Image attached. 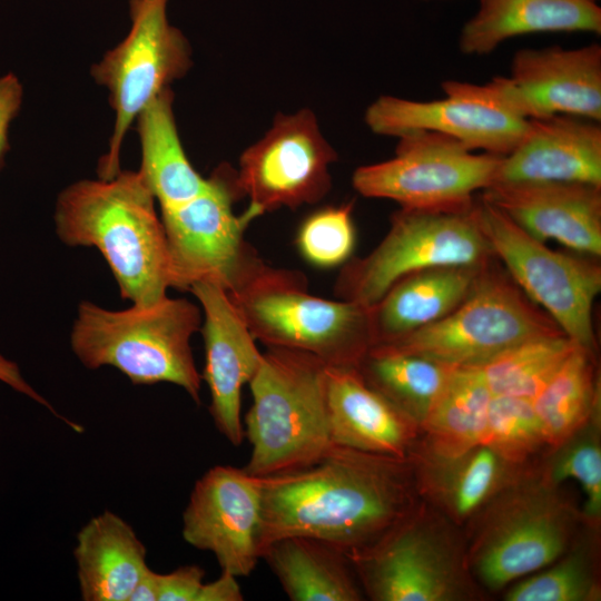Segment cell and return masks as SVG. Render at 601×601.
I'll return each mask as SVG.
<instances>
[{"instance_id": "18", "label": "cell", "mask_w": 601, "mask_h": 601, "mask_svg": "<svg viewBox=\"0 0 601 601\" xmlns=\"http://www.w3.org/2000/svg\"><path fill=\"white\" fill-rule=\"evenodd\" d=\"M189 292L198 299L204 315L201 380L210 394L209 413L218 432L231 445L239 446L244 440L242 391L256 374L263 353L225 289L199 282Z\"/></svg>"}, {"instance_id": "26", "label": "cell", "mask_w": 601, "mask_h": 601, "mask_svg": "<svg viewBox=\"0 0 601 601\" xmlns=\"http://www.w3.org/2000/svg\"><path fill=\"white\" fill-rule=\"evenodd\" d=\"M292 601H361L365 598L348 555L317 539L284 536L260 552Z\"/></svg>"}, {"instance_id": "29", "label": "cell", "mask_w": 601, "mask_h": 601, "mask_svg": "<svg viewBox=\"0 0 601 601\" xmlns=\"http://www.w3.org/2000/svg\"><path fill=\"white\" fill-rule=\"evenodd\" d=\"M453 367L440 362L373 345L357 366L363 380L421 427Z\"/></svg>"}, {"instance_id": "6", "label": "cell", "mask_w": 601, "mask_h": 601, "mask_svg": "<svg viewBox=\"0 0 601 601\" xmlns=\"http://www.w3.org/2000/svg\"><path fill=\"white\" fill-rule=\"evenodd\" d=\"M256 341L312 354L327 366L357 368L374 345L372 307L308 292L298 270L263 264L228 293Z\"/></svg>"}, {"instance_id": "8", "label": "cell", "mask_w": 601, "mask_h": 601, "mask_svg": "<svg viewBox=\"0 0 601 601\" xmlns=\"http://www.w3.org/2000/svg\"><path fill=\"white\" fill-rule=\"evenodd\" d=\"M561 333L493 259L482 269L469 296L449 315L378 344L452 367H481L524 341Z\"/></svg>"}, {"instance_id": "15", "label": "cell", "mask_w": 601, "mask_h": 601, "mask_svg": "<svg viewBox=\"0 0 601 601\" xmlns=\"http://www.w3.org/2000/svg\"><path fill=\"white\" fill-rule=\"evenodd\" d=\"M442 89L445 97L430 101L381 96L367 107L365 124L382 136L434 131L473 151L497 156L510 154L526 132L529 119L509 108L491 80L484 85L447 80Z\"/></svg>"}, {"instance_id": "13", "label": "cell", "mask_w": 601, "mask_h": 601, "mask_svg": "<svg viewBox=\"0 0 601 601\" xmlns=\"http://www.w3.org/2000/svg\"><path fill=\"white\" fill-rule=\"evenodd\" d=\"M168 1L130 0L127 37L91 69L93 79L107 88L115 111L108 151L98 168L101 179L121 170V146L139 112L191 67L187 39L168 21Z\"/></svg>"}, {"instance_id": "27", "label": "cell", "mask_w": 601, "mask_h": 601, "mask_svg": "<svg viewBox=\"0 0 601 601\" xmlns=\"http://www.w3.org/2000/svg\"><path fill=\"white\" fill-rule=\"evenodd\" d=\"M170 88L158 93L137 116L141 147L138 170L160 209L183 204L209 184L195 170L181 145L173 109Z\"/></svg>"}, {"instance_id": "14", "label": "cell", "mask_w": 601, "mask_h": 601, "mask_svg": "<svg viewBox=\"0 0 601 601\" xmlns=\"http://www.w3.org/2000/svg\"><path fill=\"white\" fill-rule=\"evenodd\" d=\"M336 159L312 110L278 114L265 136L242 154L236 184L258 216L296 209L328 194Z\"/></svg>"}, {"instance_id": "7", "label": "cell", "mask_w": 601, "mask_h": 601, "mask_svg": "<svg viewBox=\"0 0 601 601\" xmlns=\"http://www.w3.org/2000/svg\"><path fill=\"white\" fill-rule=\"evenodd\" d=\"M373 601H463L477 595L454 523L424 501L372 545L347 554Z\"/></svg>"}, {"instance_id": "17", "label": "cell", "mask_w": 601, "mask_h": 601, "mask_svg": "<svg viewBox=\"0 0 601 601\" xmlns=\"http://www.w3.org/2000/svg\"><path fill=\"white\" fill-rule=\"evenodd\" d=\"M512 110L524 119L570 115L601 121V47L523 48L510 77H499Z\"/></svg>"}, {"instance_id": "16", "label": "cell", "mask_w": 601, "mask_h": 601, "mask_svg": "<svg viewBox=\"0 0 601 601\" xmlns=\"http://www.w3.org/2000/svg\"><path fill=\"white\" fill-rule=\"evenodd\" d=\"M260 480L244 469L215 465L197 480L183 513L181 535L210 552L220 570L248 577L259 556Z\"/></svg>"}, {"instance_id": "33", "label": "cell", "mask_w": 601, "mask_h": 601, "mask_svg": "<svg viewBox=\"0 0 601 601\" xmlns=\"http://www.w3.org/2000/svg\"><path fill=\"white\" fill-rule=\"evenodd\" d=\"M540 472L555 485H561L565 480H574L580 484L584 494L581 511L583 522L588 528L597 530L601 519L600 413L551 450Z\"/></svg>"}, {"instance_id": "36", "label": "cell", "mask_w": 601, "mask_h": 601, "mask_svg": "<svg viewBox=\"0 0 601 601\" xmlns=\"http://www.w3.org/2000/svg\"><path fill=\"white\" fill-rule=\"evenodd\" d=\"M204 577V569L195 564L160 573L158 601H197Z\"/></svg>"}, {"instance_id": "41", "label": "cell", "mask_w": 601, "mask_h": 601, "mask_svg": "<svg viewBox=\"0 0 601 601\" xmlns=\"http://www.w3.org/2000/svg\"><path fill=\"white\" fill-rule=\"evenodd\" d=\"M590 1H594V2H597V0H590Z\"/></svg>"}, {"instance_id": "34", "label": "cell", "mask_w": 601, "mask_h": 601, "mask_svg": "<svg viewBox=\"0 0 601 601\" xmlns=\"http://www.w3.org/2000/svg\"><path fill=\"white\" fill-rule=\"evenodd\" d=\"M482 444L508 462L525 466L546 445L532 401L492 395Z\"/></svg>"}, {"instance_id": "23", "label": "cell", "mask_w": 601, "mask_h": 601, "mask_svg": "<svg viewBox=\"0 0 601 601\" xmlns=\"http://www.w3.org/2000/svg\"><path fill=\"white\" fill-rule=\"evenodd\" d=\"M601 32V9L590 0H479L463 26L460 50L470 56L494 51L505 40L536 32Z\"/></svg>"}, {"instance_id": "11", "label": "cell", "mask_w": 601, "mask_h": 601, "mask_svg": "<svg viewBox=\"0 0 601 601\" xmlns=\"http://www.w3.org/2000/svg\"><path fill=\"white\" fill-rule=\"evenodd\" d=\"M474 211L495 258L514 283L573 343L597 354L592 308L601 292V266L594 257L549 248L481 196Z\"/></svg>"}, {"instance_id": "21", "label": "cell", "mask_w": 601, "mask_h": 601, "mask_svg": "<svg viewBox=\"0 0 601 601\" xmlns=\"http://www.w3.org/2000/svg\"><path fill=\"white\" fill-rule=\"evenodd\" d=\"M329 431L333 444L406 459L420 427L373 390L354 367L327 366Z\"/></svg>"}, {"instance_id": "35", "label": "cell", "mask_w": 601, "mask_h": 601, "mask_svg": "<svg viewBox=\"0 0 601 601\" xmlns=\"http://www.w3.org/2000/svg\"><path fill=\"white\" fill-rule=\"evenodd\" d=\"M352 211L353 203H347L326 206L308 215L296 235L302 257L321 268H332L348 262L356 242Z\"/></svg>"}, {"instance_id": "20", "label": "cell", "mask_w": 601, "mask_h": 601, "mask_svg": "<svg viewBox=\"0 0 601 601\" xmlns=\"http://www.w3.org/2000/svg\"><path fill=\"white\" fill-rule=\"evenodd\" d=\"M568 181L601 187V126L570 115L529 119L519 145L503 156L494 183Z\"/></svg>"}, {"instance_id": "10", "label": "cell", "mask_w": 601, "mask_h": 601, "mask_svg": "<svg viewBox=\"0 0 601 601\" xmlns=\"http://www.w3.org/2000/svg\"><path fill=\"white\" fill-rule=\"evenodd\" d=\"M242 195L236 171L220 166L208 187L194 198L162 208L170 287L189 290L199 282L230 293L264 263L245 240V230L258 215L249 207L242 214L233 205Z\"/></svg>"}, {"instance_id": "28", "label": "cell", "mask_w": 601, "mask_h": 601, "mask_svg": "<svg viewBox=\"0 0 601 601\" xmlns=\"http://www.w3.org/2000/svg\"><path fill=\"white\" fill-rule=\"evenodd\" d=\"M492 393L480 367H453L422 423L417 445L441 456L483 443Z\"/></svg>"}, {"instance_id": "3", "label": "cell", "mask_w": 601, "mask_h": 601, "mask_svg": "<svg viewBox=\"0 0 601 601\" xmlns=\"http://www.w3.org/2000/svg\"><path fill=\"white\" fill-rule=\"evenodd\" d=\"M201 322L198 306L185 298L166 296L122 311L86 300L78 306L70 343L90 370L112 366L135 385L170 383L199 403L201 375L190 338Z\"/></svg>"}, {"instance_id": "12", "label": "cell", "mask_w": 601, "mask_h": 601, "mask_svg": "<svg viewBox=\"0 0 601 601\" xmlns=\"http://www.w3.org/2000/svg\"><path fill=\"white\" fill-rule=\"evenodd\" d=\"M398 138L393 158L358 167L352 177L364 197L414 210H463L490 187L503 156L477 154L459 140L416 130Z\"/></svg>"}, {"instance_id": "19", "label": "cell", "mask_w": 601, "mask_h": 601, "mask_svg": "<svg viewBox=\"0 0 601 601\" xmlns=\"http://www.w3.org/2000/svg\"><path fill=\"white\" fill-rule=\"evenodd\" d=\"M481 197L534 238L601 256V187L568 181L495 183Z\"/></svg>"}, {"instance_id": "38", "label": "cell", "mask_w": 601, "mask_h": 601, "mask_svg": "<svg viewBox=\"0 0 601 601\" xmlns=\"http://www.w3.org/2000/svg\"><path fill=\"white\" fill-rule=\"evenodd\" d=\"M0 381L4 384L9 385L14 391L30 397L31 400L36 401L37 403L43 405L47 407L55 416L62 418L65 422H67L71 427L75 426V423L65 420L61 417L55 408L50 405V403L42 397L22 376L20 368L18 365L8 359L6 356H3L0 353Z\"/></svg>"}, {"instance_id": "39", "label": "cell", "mask_w": 601, "mask_h": 601, "mask_svg": "<svg viewBox=\"0 0 601 601\" xmlns=\"http://www.w3.org/2000/svg\"><path fill=\"white\" fill-rule=\"evenodd\" d=\"M244 594L237 581V577L221 571L220 575L208 583H204L197 597V601H242Z\"/></svg>"}, {"instance_id": "31", "label": "cell", "mask_w": 601, "mask_h": 601, "mask_svg": "<svg viewBox=\"0 0 601 601\" xmlns=\"http://www.w3.org/2000/svg\"><path fill=\"white\" fill-rule=\"evenodd\" d=\"M578 345L564 334L524 341L481 366L492 395L533 400Z\"/></svg>"}, {"instance_id": "2", "label": "cell", "mask_w": 601, "mask_h": 601, "mask_svg": "<svg viewBox=\"0 0 601 601\" xmlns=\"http://www.w3.org/2000/svg\"><path fill=\"white\" fill-rule=\"evenodd\" d=\"M155 197L139 171L80 180L58 196L55 223L68 246L96 247L121 297L148 306L167 296L169 259Z\"/></svg>"}, {"instance_id": "40", "label": "cell", "mask_w": 601, "mask_h": 601, "mask_svg": "<svg viewBox=\"0 0 601 601\" xmlns=\"http://www.w3.org/2000/svg\"><path fill=\"white\" fill-rule=\"evenodd\" d=\"M159 574L147 566L130 593L128 601H158Z\"/></svg>"}, {"instance_id": "22", "label": "cell", "mask_w": 601, "mask_h": 601, "mask_svg": "<svg viewBox=\"0 0 601 601\" xmlns=\"http://www.w3.org/2000/svg\"><path fill=\"white\" fill-rule=\"evenodd\" d=\"M408 457L420 497L457 525L472 521L526 469L508 462L485 444L454 456L435 455L416 444Z\"/></svg>"}, {"instance_id": "1", "label": "cell", "mask_w": 601, "mask_h": 601, "mask_svg": "<svg viewBox=\"0 0 601 601\" xmlns=\"http://www.w3.org/2000/svg\"><path fill=\"white\" fill-rule=\"evenodd\" d=\"M260 480L263 549L284 536H307L346 554L387 533L420 503L413 463L333 444L299 469Z\"/></svg>"}, {"instance_id": "37", "label": "cell", "mask_w": 601, "mask_h": 601, "mask_svg": "<svg viewBox=\"0 0 601 601\" xmlns=\"http://www.w3.org/2000/svg\"><path fill=\"white\" fill-rule=\"evenodd\" d=\"M22 102V86L19 79L8 73L0 78V167L9 149V125L17 116Z\"/></svg>"}, {"instance_id": "9", "label": "cell", "mask_w": 601, "mask_h": 601, "mask_svg": "<svg viewBox=\"0 0 601 601\" xmlns=\"http://www.w3.org/2000/svg\"><path fill=\"white\" fill-rule=\"evenodd\" d=\"M493 259L474 204L447 211L401 208L392 215L388 231L370 254L344 264L334 292L338 299L372 307L410 274L435 267L484 266Z\"/></svg>"}, {"instance_id": "32", "label": "cell", "mask_w": 601, "mask_h": 601, "mask_svg": "<svg viewBox=\"0 0 601 601\" xmlns=\"http://www.w3.org/2000/svg\"><path fill=\"white\" fill-rule=\"evenodd\" d=\"M588 536L571 546L543 571L515 582L504 594L506 601H597L600 584L597 561Z\"/></svg>"}, {"instance_id": "30", "label": "cell", "mask_w": 601, "mask_h": 601, "mask_svg": "<svg viewBox=\"0 0 601 601\" xmlns=\"http://www.w3.org/2000/svg\"><path fill=\"white\" fill-rule=\"evenodd\" d=\"M595 358L597 354L577 346L532 400L550 451L600 413Z\"/></svg>"}, {"instance_id": "24", "label": "cell", "mask_w": 601, "mask_h": 601, "mask_svg": "<svg viewBox=\"0 0 601 601\" xmlns=\"http://www.w3.org/2000/svg\"><path fill=\"white\" fill-rule=\"evenodd\" d=\"M146 546L121 516L91 518L77 533L73 556L81 599L128 601L147 569Z\"/></svg>"}, {"instance_id": "25", "label": "cell", "mask_w": 601, "mask_h": 601, "mask_svg": "<svg viewBox=\"0 0 601 601\" xmlns=\"http://www.w3.org/2000/svg\"><path fill=\"white\" fill-rule=\"evenodd\" d=\"M486 265L435 267L401 278L372 306L374 345L449 315L469 296Z\"/></svg>"}, {"instance_id": "5", "label": "cell", "mask_w": 601, "mask_h": 601, "mask_svg": "<svg viewBox=\"0 0 601 601\" xmlns=\"http://www.w3.org/2000/svg\"><path fill=\"white\" fill-rule=\"evenodd\" d=\"M469 570L496 591L548 566L579 535L582 514L540 471L523 470L473 519Z\"/></svg>"}, {"instance_id": "4", "label": "cell", "mask_w": 601, "mask_h": 601, "mask_svg": "<svg viewBox=\"0 0 601 601\" xmlns=\"http://www.w3.org/2000/svg\"><path fill=\"white\" fill-rule=\"evenodd\" d=\"M327 365L316 356L267 347L248 383L253 403L246 413L244 436L252 445L245 467L264 477L311 464L332 445Z\"/></svg>"}]
</instances>
